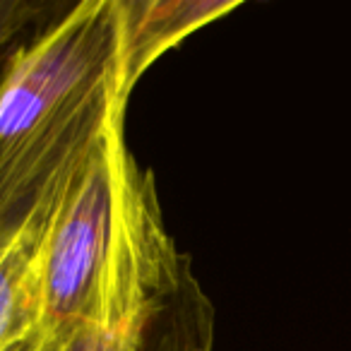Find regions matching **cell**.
Instances as JSON below:
<instances>
[{
    "mask_svg": "<svg viewBox=\"0 0 351 351\" xmlns=\"http://www.w3.org/2000/svg\"><path fill=\"white\" fill-rule=\"evenodd\" d=\"M188 263L166 231L154 176L130 154L125 116H118L39 229L29 269L36 341L53 346L82 330H130Z\"/></svg>",
    "mask_w": 351,
    "mask_h": 351,
    "instance_id": "obj_1",
    "label": "cell"
},
{
    "mask_svg": "<svg viewBox=\"0 0 351 351\" xmlns=\"http://www.w3.org/2000/svg\"><path fill=\"white\" fill-rule=\"evenodd\" d=\"M125 104L113 0L63 8L17 49L0 77V250L41 229Z\"/></svg>",
    "mask_w": 351,
    "mask_h": 351,
    "instance_id": "obj_2",
    "label": "cell"
},
{
    "mask_svg": "<svg viewBox=\"0 0 351 351\" xmlns=\"http://www.w3.org/2000/svg\"><path fill=\"white\" fill-rule=\"evenodd\" d=\"M41 351H215V306L188 263L135 327L118 335L82 330Z\"/></svg>",
    "mask_w": 351,
    "mask_h": 351,
    "instance_id": "obj_3",
    "label": "cell"
},
{
    "mask_svg": "<svg viewBox=\"0 0 351 351\" xmlns=\"http://www.w3.org/2000/svg\"><path fill=\"white\" fill-rule=\"evenodd\" d=\"M239 5V0H113L121 97L130 99L140 77L166 51Z\"/></svg>",
    "mask_w": 351,
    "mask_h": 351,
    "instance_id": "obj_4",
    "label": "cell"
},
{
    "mask_svg": "<svg viewBox=\"0 0 351 351\" xmlns=\"http://www.w3.org/2000/svg\"><path fill=\"white\" fill-rule=\"evenodd\" d=\"M39 231L0 250V351L34 337L29 269Z\"/></svg>",
    "mask_w": 351,
    "mask_h": 351,
    "instance_id": "obj_5",
    "label": "cell"
},
{
    "mask_svg": "<svg viewBox=\"0 0 351 351\" xmlns=\"http://www.w3.org/2000/svg\"><path fill=\"white\" fill-rule=\"evenodd\" d=\"M58 12L49 15V8L29 0H0V77L17 49L41 27L49 25Z\"/></svg>",
    "mask_w": 351,
    "mask_h": 351,
    "instance_id": "obj_6",
    "label": "cell"
},
{
    "mask_svg": "<svg viewBox=\"0 0 351 351\" xmlns=\"http://www.w3.org/2000/svg\"><path fill=\"white\" fill-rule=\"evenodd\" d=\"M5 351H41V344L36 341V337H29L25 341H17V344L8 346Z\"/></svg>",
    "mask_w": 351,
    "mask_h": 351,
    "instance_id": "obj_7",
    "label": "cell"
}]
</instances>
